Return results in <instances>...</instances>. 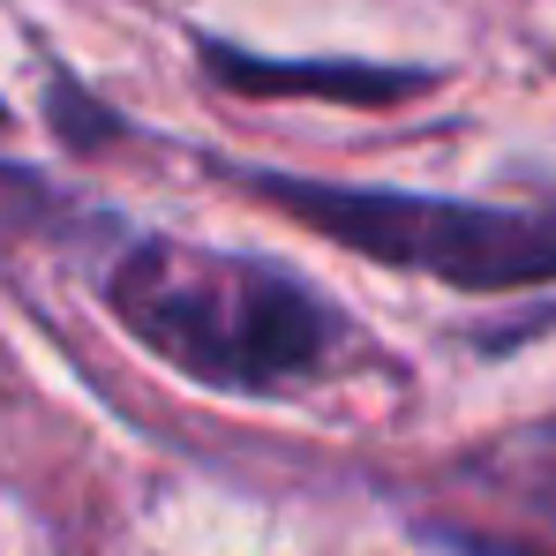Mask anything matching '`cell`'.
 Listing matches in <instances>:
<instances>
[{
    "instance_id": "1",
    "label": "cell",
    "mask_w": 556,
    "mask_h": 556,
    "mask_svg": "<svg viewBox=\"0 0 556 556\" xmlns=\"http://www.w3.org/2000/svg\"><path fill=\"white\" fill-rule=\"evenodd\" d=\"M113 308L121 324L181 362L203 383H241V391H278L331 362L339 324L324 316L316 293H301L286 271L218 256V249H136L113 271Z\"/></svg>"
},
{
    "instance_id": "2",
    "label": "cell",
    "mask_w": 556,
    "mask_h": 556,
    "mask_svg": "<svg viewBox=\"0 0 556 556\" xmlns=\"http://www.w3.org/2000/svg\"><path fill=\"white\" fill-rule=\"evenodd\" d=\"M316 211L383 256H421V264H444L466 278H519L556 264V226H527V218L421 211V203H316Z\"/></svg>"
}]
</instances>
